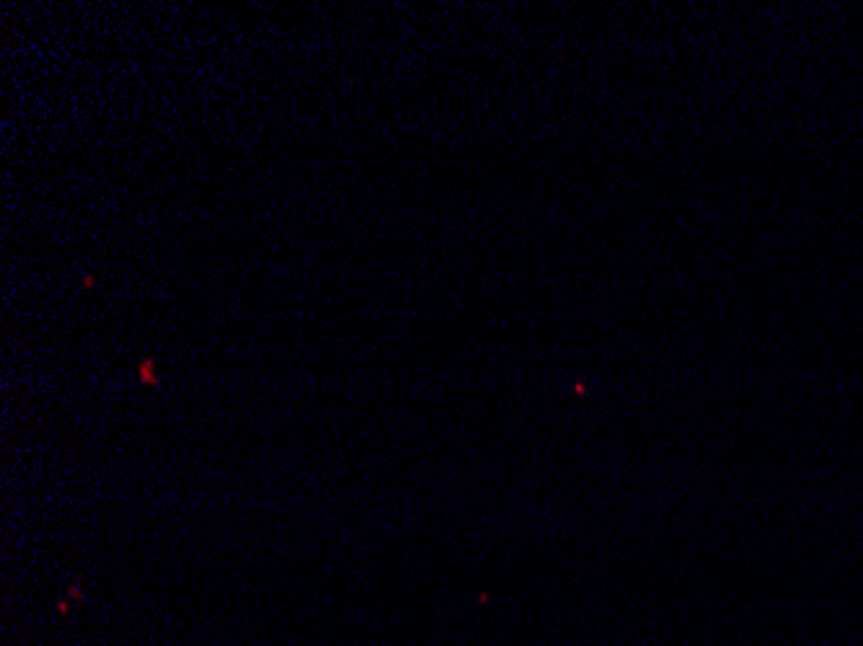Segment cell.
<instances>
[{
  "instance_id": "6da1fadb",
  "label": "cell",
  "mask_w": 863,
  "mask_h": 646,
  "mask_svg": "<svg viewBox=\"0 0 863 646\" xmlns=\"http://www.w3.org/2000/svg\"><path fill=\"white\" fill-rule=\"evenodd\" d=\"M83 287H94V277H91V274H85L83 277Z\"/></svg>"
}]
</instances>
